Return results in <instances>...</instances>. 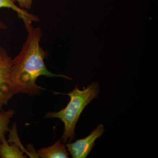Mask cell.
Instances as JSON below:
<instances>
[{"label":"cell","instance_id":"6da1fadb","mask_svg":"<svg viewBox=\"0 0 158 158\" xmlns=\"http://www.w3.org/2000/svg\"><path fill=\"white\" fill-rule=\"evenodd\" d=\"M25 27L28 32L27 38L19 54L12 59L10 81L15 94H26L32 96L39 93L42 89L36 84L40 77L71 79L52 73L47 69L44 60L48 53L40 45L42 36L41 29L34 28L32 24Z\"/></svg>","mask_w":158,"mask_h":158},{"label":"cell","instance_id":"7a4b0ae2","mask_svg":"<svg viewBox=\"0 0 158 158\" xmlns=\"http://www.w3.org/2000/svg\"><path fill=\"white\" fill-rule=\"evenodd\" d=\"M99 91L97 83H92L83 90L76 86L69 93L63 94L70 97V101L65 108L58 112H49L46 115V118H58L64 123V132L61 138L63 143L68 141L70 142L74 139L75 128L81 113L91 101L98 97Z\"/></svg>","mask_w":158,"mask_h":158},{"label":"cell","instance_id":"3957f363","mask_svg":"<svg viewBox=\"0 0 158 158\" xmlns=\"http://www.w3.org/2000/svg\"><path fill=\"white\" fill-rule=\"evenodd\" d=\"M11 64V57L0 48V110L15 94L10 81Z\"/></svg>","mask_w":158,"mask_h":158},{"label":"cell","instance_id":"277c9868","mask_svg":"<svg viewBox=\"0 0 158 158\" xmlns=\"http://www.w3.org/2000/svg\"><path fill=\"white\" fill-rule=\"evenodd\" d=\"M104 131V126L100 124L86 138L79 139L73 143H66L67 151L72 157L87 158L95 144V140L100 137Z\"/></svg>","mask_w":158,"mask_h":158},{"label":"cell","instance_id":"5b68a950","mask_svg":"<svg viewBox=\"0 0 158 158\" xmlns=\"http://www.w3.org/2000/svg\"><path fill=\"white\" fill-rule=\"evenodd\" d=\"M16 0H0V9L2 8H9L14 10L17 13L19 17L23 21L26 27L31 24L33 22L39 21V19L34 15L29 13L27 10L21 9L16 6ZM6 26L3 23L0 22V29H6Z\"/></svg>","mask_w":158,"mask_h":158},{"label":"cell","instance_id":"8992f818","mask_svg":"<svg viewBox=\"0 0 158 158\" xmlns=\"http://www.w3.org/2000/svg\"><path fill=\"white\" fill-rule=\"evenodd\" d=\"M62 139L56 142L52 146L40 149L37 152L38 158H68L69 153L65 144L61 143Z\"/></svg>","mask_w":158,"mask_h":158},{"label":"cell","instance_id":"52a82bcc","mask_svg":"<svg viewBox=\"0 0 158 158\" xmlns=\"http://www.w3.org/2000/svg\"><path fill=\"white\" fill-rule=\"evenodd\" d=\"M16 142L9 143L4 137L0 142V158H25L24 151Z\"/></svg>","mask_w":158,"mask_h":158},{"label":"cell","instance_id":"ba28073f","mask_svg":"<svg viewBox=\"0 0 158 158\" xmlns=\"http://www.w3.org/2000/svg\"><path fill=\"white\" fill-rule=\"evenodd\" d=\"M15 113L13 110H0V142L2 139L5 137L6 134L9 131V127L10 118Z\"/></svg>","mask_w":158,"mask_h":158},{"label":"cell","instance_id":"9c48e42d","mask_svg":"<svg viewBox=\"0 0 158 158\" xmlns=\"http://www.w3.org/2000/svg\"><path fill=\"white\" fill-rule=\"evenodd\" d=\"M21 9L27 10L31 9L33 0H16Z\"/></svg>","mask_w":158,"mask_h":158}]
</instances>
